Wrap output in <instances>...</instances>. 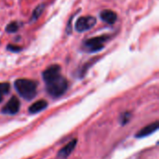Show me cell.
Wrapping results in <instances>:
<instances>
[{
  "label": "cell",
  "instance_id": "ba28073f",
  "mask_svg": "<svg viewBox=\"0 0 159 159\" xmlns=\"http://www.w3.org/2000/svg\"><path fill=\"white\" fill-rule=\"evenodd\" d=\"M100 17L102 19V20H103L104 22L108 23V24H114L116 20H117V15L116 12H114L113 10L110 9H104L100 13Z\"/></svg>",
  "mask_w": 159,
  "mask_h": 159
},
{
  "label": "cell",
  "instance_id": "9a60e30c",
  "mask_svg": "<svg viewBox=\"0 0 159 159\" xmlns=\"http://www.w3.org/2000/svg\"><path fill=\"white\" fill-rule=\"evenodd\" d=\"M2 101H3V96H2V95H0V102H1Z\"/></svg>",
  "mask_w": 159,
  "mask_h": 159
},
{
  "label": "cell",
  "instance_id": "277c9868",
  "mask_svg": "<svg viewBox=\"0 0 159 159\" xmlns=\"http://www.w3.org/2000/svg\"><path fill=\"white\" fill-rule=\"evenodd\" d=\"M96 24V18L92 16H83L77 19L75 21V30L79 33L89 31Z\"/></svg>",
  "mask_w": 159,
  "mask_h": 159
},
{
  "label": "cell",
  "instance_id": "8992f818",
  "mask_svg": "<svg viewBox=\"0 0 159 159\" xmlns=\"http://www.w3.org/2000/svg\"><path fill=\"white\" fill-rule=\"evenodd\" d=\"M76 143H77V140H76V139H74V140H72L71 142H69L64 147H62V148L59 151V153H58V157H60V158L61 159H65L66 157H68L72 154V152L75 150Z\"/></svg>",
  "mask_w": 159,
  "mask_h": 159
},
{
  "label": "cell",
  "instance_id": "3957f363",
  "mask_svg": "<svg viewBox=\"0 0 159 159\" xmlns=\"http://www.w3.org/2000/svg\"><path fill=\"white\" fill-rule=\"evenodd\" d=\"M109 39L108 35H101V36H96L90 39L86 40L83 43V47L86 51L89 53L92 52H97L102 50L104 48V43Z\"/></svg>",
  "mask_w": 159,
  "mask_h": 159
},
{
  "label": "cell",
  "instance_id": "7c38bea8",
  "mask_svg": "<svg viewBox=\"0 0 159 159\" xmlns=\"http://www.w3.org/2000/svg\"><path fill=\"white\" fill-rule=\"evenodd\" d=\"M130 117H131L130 113H129V112L123 113V114L121 115V116H120V124H121V125H126L127 123L129 122Z\"/></svg>",
  "mask_w": 159,
  "mask_h": 159
},
{
  "label": "cell",
  "instance_id": "7a4b0ae2",
  "mask_svg": "<svg viewBox=\"0 0 159 159\" xmlns=\"http://www.w3.org/2000/svg\"><path fill=\"white\" fill-rule=\"evenodd\" d=\"M14 87L20 96L26 101H31L36 96L37 83L34 80L25 78L17 79L14 83Z\"/></svg>",
  "mask_w": 159,
  "mask_h": 159
},
{
  "label": "cell",
  "instance_id": "6da1fadb",
  "mask_svg": "<svg viewBox=\"0 0 159 159\" xmlns=\"http://www.w3.org/2000/svg\"><path fill=\"white\" fill-rule=\"evenodd\" d=\"M43 79L46 84L47 92L53 98H59L63 95L68 89V82L61 75V66L51 65L43 72Z\"/></svg>",
  "mask_w": 159,
  "mask_h": 159
},
{
  "label": "cell",
  "instance_id": "8fae6325",
  "mask_svg": "<svg viewBox=\"0 0 159 159\" xmlns=\"http://www.w3.org/2000/svg\"><path fill=\"white\" fill-rule=\"evenodd\" d=\"M20 23L17 22V21H12L10 23H8L6 27V31L7 33H9V34H13V33H16L18 32L19 28H20Z\"/></svg>",
  "mask_w": 159,
  "mask_h": 159
},
{
  "label": "cell",
  "instance_id": "30bf717a",
  "mask_svg": "<svg viewBox=\"0 0 159 159\" xmlns=\"http://www.w3.org/2000/svg\"><path fill=\"white\" fill-rule=\"evenodd\" d=\"M45 7H46L45 4H40L39 6H37L34 8V10L32 13V16L30 18V22H34L39 19V17L42 15L43 11L45 10Z\"/></svg>",
  "mask_w": 159,
  "mask_h": 159
},
{
  "label": "cell",
  "instance_id": "5bb4252c",
  "mask_svg": "<svg viewBox=\"0 0 159 159\" xmlns=\"http://www.w3.org/2000/svg\"><path fill=\"white\" fill-rule=\"evenodd\" d=\"M7 50H10L11 52H19V51H20L22 48H20V47H18V46L8 45V46L7 47Z\"/></svg>",
  "mask_w": 159,
  "mask_h": 159
},
{
  "label": "cell",
  "instance_id": "5b68a950",
  "mask_svg": "<svg viewBox=\"0 0 159 159\" xmlns=\"http://www.w3.org/2000/svg\"><path fill=\"white\" fill-rule=\"evenodd\" d=\"M20 103L19 99L17 97L13 96L3 107L2 113L5 115H9V116L16 115L20 111Z\"/></svg>",
  "mask_w": 159,
  "mask_h": 159
},
{
  "label": "cell",
  "instance_id": "4fadbf2b",
  "mask_svg": "<svg viewBox=\"0 0 159 159\" xmlns=\"http://www.w3.org/2000/svg\"><path fill=\"white\" fill-rule=\"evenodd\" d=\"M10 86L8 83H0V95L4 96L9 92Z\"/></svg>",
  "mask_w": 159,
  "mask_h": 159
},
{
  "label": "cell",
  "instance_id": "52a82bcc",
  "mask_svg": "<svg viewBox=\"0 0 159 159\" xmlns=\"http://www.w3.org/2000/svg\"><path fill=\"white\" fill-rule=\"evenodd\" d=\"M158 122L157 121H156L155 123H152V124H150V125H148L147 127H145V128H143V129H142L135 136H136V138H144V137H147V136H149V135H151L152 133H154V132H156L157 130V129H158Z\"/></svg>",
  "mask_w": 159,
  "mask_h": 159
},
{
  "label": "cell",
  "instance_id": "9c48e42d",
  "mask_svg": "<svg viewBox=\"0 0 159 159\" xmlns=\"http://www.w3.org/2000/svg\"><path fill=\"white\" fill-rule=\"evenodd\" d=\"M48 106V102L45 100H40L35 102H34L30 107H29V113L30 114H37L43 110H45Z\"/></svg>",
  "mask_w": 159,
  "mask_h": 159
}]
</instances>
